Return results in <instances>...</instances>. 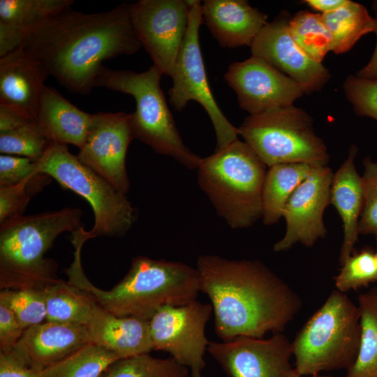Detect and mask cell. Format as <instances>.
<instances>
[{
	"instance_id": "obj_46",
	"label": "cell",
	"mask_w": 377,
	"mask_h": 377,
	"mask_svg": "<svg viewBox=\"0 0 377 377\" xmlns=\"http://www.w3.org/2000/svg\"><path fill=\"white\" fill-rule=\"evenodd\" d=\"M313 377H318V375H314Z\"/></svg>"
},
{
	"instance_id": "obj_41",
	"label": "cell",
	"mask_w": 377,
	"mask_h": 377,
	"mask_svg": "<svg viewBox=\"0 0 377 377\" xmlns=\"http://www.w3.org/2000/svg\"><path fill=\"white\" fill-rule=\"evenodd\" d=\"M33 121L36 120L20 108L0 103V133L13 130Z\"/></svg>"
},
{
	"instance_id": "obj_9",
	"label": "cell",
	"mask_w": 377,
	"mask_h": 377,
	"mask_svg": "<svg viewBox=\"0 0 377 377\" xmlns=\"http://www.w3.org/2000/svg\"><path fill=\"white\" fill-rule=\"evenodd\" d=\"M36 163L39 172L48 175L91 205L94 225L84 232L87 239L102 235L121 237L132 227L135 210L126 195L84 165L69 152L67 145L51 142Z\"/></svg>"
},
{
	"instance_id": "obj_4",
	"label": "cell",
	"mask_w": 377,
	"mask_h": 377,
	"mask_svg": "<svg viewBox=\"0 0 377 377\" xmlns=\"http://www.w3.org/2000/svg\"><path fill=\"white\" fill-rule=\"evenodd\" d=\"M82 212L65 207L0 225V288L43 290L56 283L57 263L44 255L63 232L83 227Z\"/></svg>"
},
{
	"instance_id": "obj_27",
	"label": "cell",
	"mask_w": 377,
	"mask_h": 377,
	"mask_svg": "<svg viewBox=\"0 0 377 377\" xmlns=\"http://www.w3.org/2000/svg\"><path fill=\"white\" fill-rule=\"evenodd\" d=\"M360 339L357 357L346 377H377V288L358 297Z\"/></svg>"
},
{
	"instance_id": "obj_32",
	"label": "cell",
	"mask_w": 377,
	"mask_h": 377,
	"mask_svg": "<svg viewBox=\"0 0 377 377\" xmlns=\"http://www.w3.org/2000/svg\"><path fill=\"white\" fill-rule=\"evenodd\" d=\"M51 142L40 131L36 121L0 133V152L27 157L37 162Z\"/></svg>"
},
{
	"instance_id": "obj_19",
	"label": "cell",
	"mask_w": 377,
	"mask_h": 377,
	"mask_svg": "<svg viewBox=\"0 0 377 377\" xmlns=\"http://www.w3.org/2000/svg\"><path fill=\"white\" fill-rule=\"evenodd\" d=\"M202 13L212 36L226 48L251 47L268 23L267 15L246 0H205Z\"/></svg>"
},
{
	"instance_id": "obj_43",
	"label": "cell",
	"mask_w": 377,
	"mask_h": 377,
	"mask_svg": "<svg viewBox=\"0 0 377 377\" xmlns=\"http://www.w3.org/2000/svg\"><path fill=\"white\" fill-rule=\"evenodd\" d=\"M376 35V45L369 61L357 72V76L369 79L377 80V29L374 32Z\"/></svg>"
},
{
	"instance_id": "obj_26",
	"label": "cell",
	"mask_w": 377,
	"mask_h": 377,
	"mask_svg": "<svg viewBox=\"0 0 377 377\" xmlns=\"http://www.w3.org/2000/svg\"><path fill=\"white\" fill-rule=\"evenodd\" d=\"M322 16L331 33L332 51L335 54L348 52L362 36L377 29V20L364 6L352 1Z\"/></svg>"
},
{
	"instance_id": "obj_29",
	"label": "cell",
	"mask_w": 377,
	"mask_h": 377,
	"mask_svg": "<svg viewBox=\"0 0 377 377\" xmlns=\"http://www.w3.org/2000/svg\"><path fill=\"white\" fill-rule=\"evenodd\" d=\"M288 28L295 43L312 60L322 63L332 51V35L322 14L299 11L289 19Z\"/></svg>"
},
{
	"instance_id": "obj_6",
	"label": "cell",
	"mask_w": 377,
	"mask_h": 377,
	"mask_svg": "<svg viewBox=\"0 0 377 377\" xmlns=\"http://www.w3.org/2000/svg\"><path fill=\"white\" fill-rule=\"evenodd\" d=\"M162 75L154 64L142 73L112 70L103 65L94 87L133 96L136 103L135 110L131 113L134 138L188 169H198L202 158L192 152L179 135L161 87Z\"/></svg>"
},
{
	"instance_id": "obj_39",
	"label": "cell",
	"mask_w": 377,
	"mask_h": 377,
	"mask_svg": "<svg viewBox=\"0 0 377 377\" xmlns=\"http://www.w3.org/2000/svg\"><path fill=\"white\" fill-rule=\"evenodd\" d=\"M24 331V329L13 311L0 301V352L11 350Z\"/></svg>"
},
{
	"instance_id": "obj_24",
	"label": "cell",
	"mask_w": 377,
	"mask_h": 377,
	"mask_svg": "<svg viewBox=\"0 0 377 377\" xmlns=\"http://www.w3.org/2000/svg\"><path fill=\"white\" fill-rule=\"evenodd\" d=\"M313 166L306 163H281L268 167L262 194L263 221L275 224L283 217L285 206Z\"/></svg>"
},
{
	"instance_id": "obj_37",
	"label": "cell",
	"mask_w": 377,
	"mask_h": 377,
	"mask_svg": "<svg viewBox=\"0 0 377 377\" xmlns=\"http://www.w3.org/2000/svg\"><path fill=\"white\" fill-rule=\"evenodd\" d=\"M343 89L357 115L377 121V80L349 75L344 82Z\"/></svg>"
},
{
	"instance_id": "obj_30",
	"label": "cell",
	"mask_w": 377,
	"mask_h": 377,
	"mask_svg": "<svg viewBox=\"0 0 377 377\" xmlns=\"http://www.w3.org/2000/svg\"><path fill=\"white\" fill-rule=\"evenodd\" d=\"M121 359L106 348L89 343L43 369V377H101L113 362Z\"/></svg>"
},
{
	"instance_id": "obj_34",
	"label": "cell",
	"mask_w": 377,
	"mask_h": 377,
	"mask_svg": "<svg viewBox=\"0 0 377 377\" xmlns=\"http://www.w3.org/2000/svg\"><path fill=\"white\" fill-rule=\"evenodd\" d=\"M50 182L48 175L38 172L16 185L0 187V225L22 216L31 197Z\"/></svg>"
},
{
	"instance_id": "obj_36",
	"label": "cell",
	"mask_w": 377,
	"mask_h": 377,
	"mask_svg": "<svg viewBox=\"0 0 377 377\" xmlns=\"http://www.w3.org/2000/svg\"><path fill=\"white\" fill-rule=\"evenodd\" d=\"M361 176L363 207L359 221V232L377 235V161L369 156L363 160Z\"/></svg>"
},
{
	"instance_id": "obj_44",
	"label": "cell",
	"mask_w": 377,
	"mask_h": 377,
	"mask_svg": "<svg viewBox=\"0 0 377 377\" xmlns=\"http://www.w3.org/2000/svg\"><path fill=\"white\" fill-rule=\"evenodd\" d=\"M371 8L375 13V18L377 20V0L372 2Z\"/></svg>"
},
{
	"instance_id": "obj_22",
	"label": "cell",
	"mask_w": 377,
	"mask_h": 377,
	"mask_svg": "<svg viewBox=\"0 0 377 377\" xmlns=\"http://www.w3.org/2000/svg\"><path fill=\"white\" fill-rule=\"evenodd\" d=\"M94 120L89 114L77 108L55 89L45 86L38 105L36 122L45 138L52 143L83 147Z\"/></svg>"
},
{
	"instance_id": "obj_11",
	"label": "cell",
	"mask_w": 377,
	"mask_h": 377,
	"mask_svg": "<svg viewBox=\"0 0 377 377\" xmlns=\"http://www.w3.org/2000/svg\"><path fill=\"white\" fill-rule=\"evenodd\" d=\"M213 312L211 304L194 300L182 306L160 309L149 319L154 350L171 355L190 370L191 377H202L204 355L209 341L205 327Z\"/></svg>"
},
{
	"instance_id": "obj_25",
	"label": "cell",
	"mask_w": 377,
	"mask_h": 377,
	"mask_svg": "<svg viewBox=\"0 0 377 377\" xmlns=\"http://www.w3.org/2000/svg\"><path fill=\"white\" fill-rule=\"evenodd\" d=\"M47 310L46 321L86 326L97 304L90 293L59 279L43 290Z\"/></svg>"
},
{
	"instance_id": "obj_33",
	"label": "cell",
	"mask_w": 377,
	"mask_h": 377,
	"mask_svg": "<svg viewBox=\"0 0 377 377\" xmlns=\"http://www.w3.org/2000/svg\"><path fill=\"white\" fill-rule=\"evenodd\" d=\"M334 279L336 289L344 293L377 283L375 252L367 248L353 253L341 265Z\"/></svg>"
},
{
	"instance_id": "obj_1",
	"label": "cell",
	"mask_w": 377,
	"mask_h": 377,
	"mask_svg": "<svg viewBox=\"0 0 377 377\" xmlns=\"http://www.w3.org/2000/svg\"><path fill=\"white\" fill-rule=\"evenodd\" d=\"M141 47L128 3L96 13L65 9L30 28L21 46L60 84L80 94L94 88L103 61Z\"/></svg>"
},
{
	"instance_id": "obj_38",
	"label": "cell",
	"mask_w": 377,
	"mask_h": 377,
	"mask_svg": "<svg viewBox=\"0 0 377 377\" xmlns=\"http://www.w3.org/2000/svg\"><path fill=\"white\" fill-rule=\"evenodd\" d=\"M39 172L36 162L14 155H0V187L16 185Z\"/></svg>"
},
{
	"instance_id": "obj_23",
	"label": "cell",
	"mask_w": 377,
	"mask_h": 377,
	"mask_svg": "<svg viewBox=\"0 0 377 377\" xmlns=\"http://www.w3.org/2000/svg\"><path fill=\"white\" fill-rule=\"evenodd\" d=\"M357 147L352 145L346 159L333 174L330 205H333L343 223V237L339 253L341 265L353 253L357 242L359 221L363 207L361 176L355 165Z\"/></svg>"
},
{
	"instance_id": "obj_14",
	"label": "cell",
	"mask_w": 377,
	"mask_h": 377,
	"mask_svg": "<svg viewBox=\"0 0 377 377\" xmlns=\"http://www.w3.org/2000/svg\"><path fill=\"white\" fill-rule=\"evenodd\" d=\"M133 139L131 114L96 113L87 140L77 156L84 165L126 195L130 188L126 156Z\"/></svg>"
},
{
	"instance_id": "obj_42",
	"label": "cell",
	"mask_w": 377,
	"mask_h": 377,
	"mask_svg": "<svg viewBox=\"0 0 377 377\" xmlns=\"http://www.w3.org/2000/svg\"><path fill=\"white\" fill-rule=\"evenodd\" d=\"M348 0H306V4L323 13L334 11L347 3Z\"/></svg>"
},
{
	"instance_id": "obj_2",
	"label": "cell",
	"mask_w": 377,
	"mask_h": 377,
	"mask_svg": "<svg viewBox=\"0 0 377 377\" xmlns=\"http://www.w3.org/2000/svg\"><path fill=\"white\" fill-rule=\"evenodd\" d=\"M196 268L222 341L282 332L302 308L297 293L259 260L202 255Z\"/></svg>"
},
{
	"instance_id": "obj_13",
	"label": "cell",
	"mask_w": 377,
	"mask_h": 377,
	"mask_svg": "<svg viewBox=\"0 0 377 377\" xmlns=\"http://www.w3.org/2000/svg\"><path fill=\"white\" fill-rule=\"evenodd\" d=\"M208 353L230 377H301L290 363L292 341L282 332L269 339L237 337L209 341Z\"/></svg>"
},
{
	"instance_id": "obj_7",
	"label": "cell",
	"mask_w": 377,
	"mask_h": 377,
	"mask_svg": "<svg viewBox=\"0 0 377 377\" xmlns=\"http://www.w3.org/2000/svg\"><path fill=\"white\" fill-rule=\"evenodd\" d=\"M360 339L358 306L335 289L292 341L295 367L301 376L348 370L357 357Z\"/></svg>"
},
{
	"instance_id": "obj_35",
	"label": "cell",
	"mask_w": 377,
	"mask_h": 377,
	"mask_svg": "<svg viewBox=\"0 0 377 377\" xmlns=\"http://www.w3.org/2000/svg\"><path fill=\"white\" fill-rule=\"evenodd\" d=\"M0 301L13 311L24 330L46 321L47 310L43 290L2 289Z\"/></svg>"
},
{
	"instance_id": "obj_40",
	"label": "cell",
	"mask_w": 377,
	"mask_h": 377,
	"mask_svg": "<svg viewBox=\"0 0 377 377\" xmlns=\"http://www.w3.org/2000/svg\"><path fill=\"white\" fill-rule=\"evenodd\" d=\"M43 371L29 365L13 350L0 352V377H43Z\"/></svg>"
},
{
	"instance_id": "obj_20",
	"label": "cell",
	"mask_w": 377,
	"mask_h": 377,
	"mask_svg": "<svg viewBox=\"0 0 377 377\" xmlns=\"http://www.w3.org/2000/svg\"><path fill=\"white\" fill-rule=\"evenodd\" d=\"M50 75L22 47L0 57V103L25 111L35 120Z\"/></svg>"
},
{
	"instance_id": "obj_8",
	"label": "cell",
	"mask_w": 377,
	"mask_h": 377,
	"mask_svg": "<svg viewBox=\"0 0 377 377\" xmlns=\"http://www.w3.org/2000/svg\"><path fill=\"white\" fill-rule=\"evenodd\" d=\"M311 117L293 105L248 116L239 134L267 167L281 163L327 166L330 155Z\"/></svg>"
},
{
	"instance_id": "obj_16",
	"label": "cell",
	"mask_w": 377,
	"mask_h": 377,
	"mask_svg": "<svg viewBox=\"0 0 377 377\" xmlns=\"http://www.w3.org/2000/svg\"><path fill=\"white\" fill-rule=\"evenodd\" d=\"M224 77L249 115L292 105L304 94L292 78L256 56L231 64Z\"/></svg>"
},
{
	"instance_id": "obj_10",
	"label": "cell",
	"mask_w": 377,
	"mask_h": 377,
	"mask_svg": "<svg viewBox=\"0 0 377 377\" xmlns=\"http://www.w3.org/2000/svg\"><path fill=\"white\" fill-rule=\"evenodd\" d=\"M187 1L188 28L171 75L169 102L177 111L184 110L191 101L199 103L212 122L216 139L215 151H219L237 140L239 131L221 112L208 84L199 42V29L203 22L202 3Z\"/></svg>"
},
{
	"instance_id": "obj_31",
	"label": "cell",
	"mask_w": 377,
	"mask_h": 377,
	"mask_svg": "<svg viewBox=\"0 0 377 377\" xmlns=\"http://www.w3.org/2000/svg\"><path fill=\"white\" fill-rule=\"evenodd\" d=\"M188 369L172 357L158 359L142 354L113 362L101 377H187Z\"/></svg>"
},
{
	"instance_id": "obj_5",
	"label": "cell",
	"mask_w": 377,
	"mask_h": 377,
	"mask_svg": "<svg viewBox=\"0 0 377 377\" xmlns=\"http://www.w3.org/2000/svg\"><path fill=\"white\" fill-rule=\"evenodd\" d=\"M266 167L239 139L202 158L198 184L231 228H248L262 219Z\"/></svg>"
},
{
	"instance_id": "obj_28",
	"label": "cell",
	"mask_w": 377,
	"mask_h": 377,
	"mask_svg": "<svg viewBox=\"0 0 377 377\" xmlns=\"http://www.w3.org/2000/svg\"><path fill=\"white\" fill-rule=\"evenodd\" d=\"M72 0H0V23L24 36L34 25L71 8Z\"/></svg>"
},
{
	"instance_id": "obj_45",
	"label": "cell",
	"mask_w": 377,
	"mask_h": 377,
	"mask_svg": "<svg viewBox=\"0 0 377 377\" xmlns=\"http://www.w3.org/2000/svg\"><path fill=\"white\" fill-rule=\"evenodd\" d=\"M376 252H375V256H376V260H377V235L376 236Z\"/></svg>"
},
{
	"instance_id": "obj_17",
	"label": "cell",
	"mask_w": 377,
	"mask_h": 377,
	"mask_svg": "<svg viewBox=\"0 0 377 377\" xmlns=\"http://www.w3.org/2000/svg\"><path fill=\"white\" fill-rule=\"evenodd\" d=\"M289 19L284 13L268 22L250 47L252 56L265 60L289 76L304 94L318 91L330 80V71L297 46L289 31Z\"/></svg>"
},
{
	"instance_id": "obj_3",
	"label": "cell",
	"mask_w": 377,
	"mask_h": 377,
	"mask_svg": "<svg viewBox=\"0 0 377 377\" xmlns=\"http://www.w3.org/2000/svg\"><path fill=\"white\" fill-rule=\"evenodd\" d=\"M82 246H75L73 261L65 270L68 281L89 292L98 306L115 316L149 320L160 309L190 303L201 292L200 276L196 267L142 256L132 259L127 274L112 289L101 290L84 273Z\"/></svg>"
},
{
	"instance_id": "obj_12",
	"label": "cell",
	"mask_w": 377,
	"mask_h": 377,
	"mask_svg": "<svg viewBox=\"0 0 377 377\" xmlns=\"http://www.w3.org/2000/svg\"><path fill=\"white\" fill-rule=\"evenodd\" d=\"M184 0H140L130 4L133 29L141 45L163 75L171 77L188 24Z\"/></svg>"
},
{
	"instance_id": "obj_21",
	"label": "cell",
	"mask_w": 377,
	"mask_h": 377,
	"mask_svg": "<svg viewBox=\"0 0 377 377\" xmlns=\"http://www.w3.org/2000/svg\"><path fill=\"white\" fill-rule=\"evenodd\" d=\"M85 327L93 343L121 358L149 354L154 350L148 320L115 316L97 304Z\"/></svg>"
},
{
	"instance_id": "obj_18",
	"label": "cell",
	"mask_w": 377,
	"mask_h": 377,
	"mask_svg": "<svg viewBox=\"0 0 377 377\" xmlns=\"http://www.w3.org/2000/svg\"><path fill=\"white\" fill-rule=\"evenodd\" d=\"M91 343L84 325L45 321L24 330L12 350L43 371Z\"/></svg>"
},
{
	"instance_id": "obj_15",
	"label": "cell",
	"mask_w": 377,
	"mask_h": 377,
	"mask_svg": "<svg viewBox=\"0 0 377 377\" xmlns=\"http://www.w3.org/2000/svg\"><path fill=\"white\" fill-rule=\"evenodd\" d=\"M333 174L327 165L312 167L285 206L283 218L286 223V232L274 244V251H286L298 243L312 247L326 236L323 216L330 205Z\"/></svg>"
}]
</instances>
